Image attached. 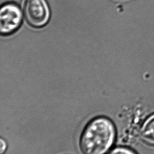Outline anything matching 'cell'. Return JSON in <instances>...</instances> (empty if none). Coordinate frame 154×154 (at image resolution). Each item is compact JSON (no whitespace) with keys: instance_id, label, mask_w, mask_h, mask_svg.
I'll return each instance as SVG.
<instances>
[{"instance_id":"cell-1","label":"cell","mask_w":154,"mask_h":154,"mask_svg":"<svg viewBox=\"0 0 154 154\" xmlns=\"http://www.w3.org/2000/svg\"><path fill=\"white\" fill-rule=\"evenodd\" d=\"M116 130L112 121L98 117L88 123L82 133L79 147L83 154H106L114 143Z\"/></svg>"},{"instance_id":"cell-2","label":"cell","mask_w":154,"mask_h":154,"mask_svg":"<svg viewBox=\"0 0 154 154\" xmlns=\"http://www.w3.org/2000/svg\"><path fill=\"white\" fill-rule=\"evenodd\" d=\"M24 14L27 23L38 28L44 27L48 22L50 11L45 0H27Z\"/></svg>"},{"instance_id":"cell-3","label":"cell","mask_w":154,"mask_h":154,"mask_svg":"<svg viewBox=\"0 0 154 154\" xmlns=\"http://www.w3.org/2000/svg\"><path fill=\"white\" fill-rule=\"evenodd\" d=\"M22 14L17 5L8 3L2 6L0 11V32L6 36L14 33L21 25Z\"/></svg>"},{"instance_id":"cell-4","label":"cell","mask_w":154,"mask_h":154,"mask_svg":"<svg viewBox=\"0 0 154 154\" xmlns=\"http://www.w3.org/2000/svg\"><path fill=\"white\" fill-rule=\"evenodd\" d=\"M140 137L145 143L154 146V114L144 121L140 128Z\"/></svg>"},{"instance_id":"cell-5","label":"cell","mask_w":154,"mask_h":154,"mask_svg":"<svg viewBox=\"0 0 154 154\" xmlns=\"http://www.w3.org/2000/svg\"><path fill=\"white\" fill-rule=\"evenodd\" d=\"M108 154H136L134 151L126 147H116L111 150Z\"/></svg>"},{"instance_id":"cell-6","label":"cell","mask_w":154,"mask_h":154,"mask_svg":"<svg viewBox=\"0 0 154 154\" xmlns=\"http://www.w3.org/2000/svg\"><path fill=\"white\" fill-rule=\"evenodd\" d=\"M7 148V145H6V142L4 141L3 139L1 140V150L0 152L1 154H3L5 152Z\"/></svg>"}]
</instances>
